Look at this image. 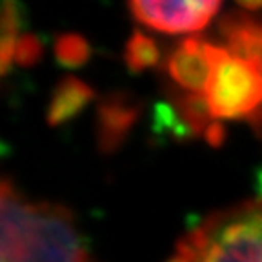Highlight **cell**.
Here are the masks:
<instances>
[{
  "mask_svg": "<svg viewBox=\"0 0 262 262\" xmlns=\"http://www.w3.org/2000/svg\"><path fill=\"white\" fill-rule=\"evenodd\" d=\"M241 8L248 9V11H258L262 9V0H235Z\"/></svg>",
  "mask_w": 262,
  "mask_h": 262,
  "instance_id": "cell-13",
  "label": "cell"
},
{
  "mask_svg": "<svg viewBox=\"0 0 262 262\" xmlns=\"http://www.w3.org/2000/svg\"><path fill=\"white\" fill-rule=\"evenodd\" d=\"M93 90L86 82L77 77H64L51 93L46 119L51 126H60L77 117L93 100Z\"/></svg>",
  "mask_w": 262,
  "mask_h": 262,
  "instance_id": "cell-8",
  "label": "cell"
},
{
  "mask_svg": "<svg viewBox=\"0 0 262 262\" xmlns=\"http://www.w3.org/2000/svg\"><path fill=\"white\" fill-rule=\"evenodd\" d=\"M257 70H258V71H260V73H262V62H260V66H258Z\"/></svg>",
  "mask_w": 262,
  "mask_h": 262,
  "instance_id": "cell-15",
  "label": "cell"
},
{
  "mask_svg": "<svg viewBox=\"0 0 262 262\" xmlns=\"http://www.w3.org/2000/svg\"><path fill=\"white\" fill-rule=\"evenodd\" d=\"M26 26V9L20 0L2 2V37H0V73L8 75L15 64L18 33Z\"/></svg>",
  "mask_w": 262,
  "mask_h": 262,
  "instance_id": "cell-9",
  "label": "cell"
},
{
  "mask_svg": "<svg viewBox=\"0 0 262 262\" xmlns=\"http://www.w3.org/2000/svg\"><path fill=\"white\" fill-rule=\"evenodd\" d=\"M124 62L131 73H142V71L155 68L160 62V49L157 42L146 33L135 31L124 48Z\"/></svg>",
  "mask_w": 262,
  "mask_h": 262,
  "instance_id": "cell-10",
  "label": "cell"
},
{
  "mask_svg": "<svg viewBox=\"0 0 262 262\" xmlns=\"http://www.w3.org/2000/svg\"><path fill=\"white\" fill-rule=\"evenodd\" d=\"M44 53V42L33 35V33H26L18 38L15 49V64L22 66V68H31L42 58Z\"/></svg>",
  "mask_w": 262,
  "mask_h": 262,
  "instance_id": "cell-12",
  "label": "cell"
},
{
  "mask_svg": "<svg viewBox=\"0 0 262 262\" xmlns=\"http://www.w3.org/2000/svg\"><path fill=\"white\" fill-rule=\"evenodd\" d=\"M139 115L140 104L129 93L113 91L100 100L97 107V133L104 151L115 149L126 139Z\"/></svg>",
  "mask_w": 262,
  "mask_h": 262,
  "instance_id": "cell-6",
  "label": "cell"
},
{
  "mask_svg": "<svg viewBox=\"0 0 262 262\" xmlns=\"http://www.w3.org/2000/svg\"><path fill=\"white\" fill-rule=\"evenodd\" d=\"M258 188L262 189V171H260V175H258Z\"/></svg>",
  "mask_w": 262,
  "mask_h": 262,
  "instance_id": "cell-14",
  "label": "cell"
},
{
  "mask_svg": "<svg viewBox=\"0 0 262 262\" xmlns=\"http://www.w3.org/2000/svg\"><path fill=\"white\" fill-rule=\"evenodd\" d=\"M215 46L201 38H184L168 58V73L177 86L191 93L208 90L213 75Z\"/></svg>",
  "mask_w": 262,
  "mask_h": 262,
  "instance_id": "cell-5",
  "label": "cell"
},
{
  "mask_svg": "<svg viewBox=\"0 0 262 262\" xmlns=\"http://www.w3.org/2000/svg\"><path fill=\"white\" fill-rule=\"evenodd\" d=\"M0 262H93L75 219L62 206L28 201L2 182Z\"/></svg>",
  "mask_w": 262,
  "mask_h": 262,
  "instance_id": "cell-1",
  "label": "cell"
},
{
  "mask_svg": "<svg viewBox=\"0 0 262 262\" xmlns=\"http://www.w3.org/2000/svg\"><path fill=\"white\" fill-rule=\"evenodd\" d=\"M226 49L237 58L258 68L262 62V18L241 11H229L219 22Z\"/></svg>",
  "mask_w": 262,
  "mask_h": 262,
  "instance_id": "cell-7",
  "label": "cell"
},
{
  "mask_svg": "<svg viewBox=\"0 0 262 262\" xmlns=\"http://www.w3.org/2000/svg\"><path fill=\"white\" fill-rule=\"evenodd\" d=\"M53 53L62 68L75 70L91 58V46L78 33H64L55 40Z\"/></svg>",
  "mask_w": 262,
  "mask_h": 262,
  "instance_id": "cell-11",
  "label": "cell"
},
{
  "mask_svg": "<svg viewBox=\"0 0 262 262\" xmlns=\"http://www.w3.org/2000/svg\"><path fill=\"white\" fill-rule=\"evenodd\" d=\"M168 262H262V199L206 217Z\"/></svg>",
  "mask_w": 262,
  "mask_h": 262,
  "instance_id": "cell-2",
  "label": "cell"
},
{
  "mask_svg": "<svg viewBox=\"0 0 262 262\" xmlns=\"http://www.w3.org/2000/svg\"><path fill=\"white\" fill-rule=\"evenodd\" d=\"M213 119L253 120L262 111V73L250 62L215 46L213 75L206 90Z\"/></svg>",
  "mask_w": 262,
  "mask_h": 262,
  "instance_id": "cell-3",
  "label": "cell"
},
{
  "mask_svg": "<svg viewBox=\"0 0 262 262\" xmlns=\"http://www.w3.org/2000/svg\"><path fill=\"white\" fill-rule=\"evenodd\" d=\"M135 18L168 35L201 31L221 8V0H129Z\"/></svg>",
  "mask_w": 262,
  "mask_h": 262,
  "instance_id": "cell-4",
  "label": "cell"
}]
</instances>
